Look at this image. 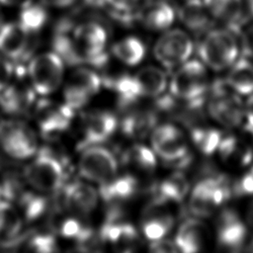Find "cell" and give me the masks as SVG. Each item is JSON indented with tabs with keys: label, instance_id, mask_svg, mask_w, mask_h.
<instances>
[{
	"label": "cell",
	"instance_id": "6da1fadb",
	"mask_svg": "<svg viewBox=\"0 0 253 253\" xmlns=\"http://www.w3.org/2000/svg\"><path fill=\"white\" fill-rule=\"evenodd\" d=\"M198 52L203 62L213 70L230 67L239 52L235 33L228 28L209 31L202 40Z\"/></svg>",
	"mask_w": 253,
	"mask_h": 253
},
{
	"label": "cell",
	"instance_id": "7a4b0ae2",
	"mask_svg": "<svg viewBox=\"0 0 253 253\" xmlns=\"http://www.w3.org/2000/svg\"><path fill=\"white\" fill-rule=\"evenodd\" d=\"M231 190L222 176H210L196 184L192 190L189 209L199 217L211 215L230 196Z\"/></svg>",
	"mask_w": 253,
	"mask_h": 253
},
{
	"label": "cell",
	"instance_id": "3957f363",
	"mask_svg": "<svg viewBox=\"0 0 253 253\" xmlns=\"http://www.w3.org/2000/svg\"><path fill=\"white\" fill-rule=\"evenodd\" d=\"M24 175L32 187L42 192L59 190L65 179L61 161L51 152L43 149L26 167Z\"/></svg>",
	"mask_w": 253,
	"mask_h": 253
},
{
	"label": "cell",
	"instance_id": "277c9868",
	"mask_svg": "<svg viewBox=\"0 0 253 253\" xmlns=\"http://www.w3.org/2000/svg\"><path fill=\"white\" fill-rule=\"evenodd\" d=\"M72 36L84 63L97 67L105 65L108 54L105 47L108 42V32L104 25L98 22H85L74 27Z\"/></svg>",
	"mask_w": 253,
	"mask_h": 253
},
{
	"label": "cell",
	"instance_id": "5b68a950",
	"mask_svg": "<svg viewBox=\"0 0 253 253\" xmlns=\"http://www.w3.org/2000/svg\"><path fill=\"white\" fill-rule=\"evenodd\" d=\"M207 87V70L204 64L198 60L182 64L170 82L171 95L182 101L204 100Z\"/></svg>",
	"mask_w": 253,
	"mask_h": 253
},
{
	"label": "cell",
	"instance_id": "8992f818",
	"mask_svg": "<svg viewBox=\"0 0 253 253\" xmlns=\"http://www.w3.org/2000/svg\"><path fill=\"white\" fill-rule=\"evenodd\" d=\"M211 116L223 126H238L244 117V106L226 82L216 81L211 87L209 104Z\"/></svg>",
	"mask_w": 253,
	"mask_h": 253
},
{
	"label": "cell",
	"instance_id": "52a82bcc",
	"mask_svg": "<svg viewBox=\"0 0 253 253\" xmlns=\"http://www.w3.org/2000/svg\"><path fill=\"white\" fill-rule=\"evenodd\" d=\"M63 61L55 52H44L34 57L28 73L34 89L41 95L54 92L63 77Z\"/></svg>",
	"mask_w": 253,
	"mask_h": 253
},
{
	"label": "cell",
	"instance_id": "ba28073f",
	"mask_svg": "<svg viewBox=\"0 0 253 253\" xmlns=\"http://www.w3.org/2000/svg\"><path fill=\"white\" fill-rule=\"evenodd\" d=\"M83 150L78 164L82 177L99 184L116 177L119 166L113 152L98 145H91Z\"/></svg>",
	"mask_w": 253,
	"mask_h": 253
},
{
	"label": "cell",
	"instance_id": "9c48e42d",
	"mask_svg": "<svg viewBox=\"0 0 253 253\" xmlns=\"http://www.w3.org/2000/svg\"><path fill=\"white\" fill-rule=\"evenodd\" d=\"M151 144L154 152L166 161L187 165L190 160L186 138L175 126L166 124L155 127L151 133Z\"/></svg>",
	"mask_w": 253,
	"mask_h": 253
},
{
	"label": "cell",
	"instance_id": "30bf717a",
	"mask_svg": "<svg viewBox=\"0 0 253 253\" xmlns=\"http://www.w3.org/2000/svg\"><path fill=\"white\" fill-rule=\"evenodd\" d=\"M0 144L7 154L17 159H26L37 151L35 132L19 122L0 123Z\"/></svg>",
	"mask_w": 253,
	"mask_h": 253
},
{
	"label": "cell",
	"instance_id": "8fae6325",
	"mask_svg": "<svg viewBox=\"0 0 253 253\" xmlns=\"http://www.w3.org/2000/svg\"><path fill=\"white\" fill-rule=\"evenodd\" d=\"M190 36L179 29L165 32L156 42L154 55L167 68H173L186 62L193 51Z\"/></svg>",
	"mask_w": 253,
	"mask_h": 253
},
{
	"label": "cell",
	"instance_id": "7c38bea8",
	"mask_svg": "<svg viewBox=\"0 0 253 253\" xmlns=\"http://www.w3.org/2000/svg\"><path fill=\"white\" fill-rule=\"evenodd\" d=\"M247 236V228L233 210L222 211L216 222L217 245L225 251H239Z\"/></svg>",
	"mask_w": 253,
	"mask_h": 253
},
{
	"label": "cell",
	"instance_id": "4fadbf2b",
	"mask_svg": "<svg viewBox=\"0 0 253 253\" xmlns=\"http://www.w3.org/2000/svg\"><path fill=\"white\" fill-rule=\"evenodd\" d=\"M30 34L18 23H7L0 27V52L12 59H20L30 53L33 42Z\"/></svg>",
	"mask_w": 253,
	"mask_h": 253
},
{
	"label": "cell",
	"instance_id": "5bb4252c",
	"mask_svg": "<svg viewBox=\"0 0 253 253\" xmlns=\"http://www.w3.org/2000/svg\"><path fill=\"white\" fill-rule=\"evenodd\" d=\"M117 125L115 115L110 112L99 111L90 114L85 120L83 139L79 143V148L84 149L106 141L115 132Z\"/></svg>",
	"mask_w": 253,
	"mask_h": 253
},
{
	"label": "cell",
	"instance_id": "9a60e30c",
	"mask_svg": "<svg viewBox=\"0 0 253 253\" xmlns=\"http://www.w3.org/2000/svg\"><path fill=\"white\" fill-rule=\"evenodd\" d=\"M173 6L165 0H148L136 10V18L151 31L168 29L175 20Z\"/></svg>",
	"mask_w": 253,
	"mask_h": 253
},
{
	"label": "cell",
	"instance_id": "2e32d148",
	"mask_svg": "<svg viewBox=\"0 0 253 253\" xmlns=\"http://www.w3.org/2000/svg\"><path fill=\"white\" fill-rule=\"evenodd\" d=\"M204 3L213 19L225 23L235 34L247 20L245 0H204Z\"/></svg>",
	"mask_w": 253,
	"mask_h": 253
},
{
	"label": "cell",
	"instance_id": "e0dca14e",
	"mask_svg": "<svg viewBox=\"0 0 253 253\" xmlns=\"http://www.w3.org/2000/svg\"><path fill=\"white\" fill-rule=\"evenodd\" d=\"M38 111L41 131L42 135L49 138L64 131L73 117V110L67 105L55 108L48 103L42 102Z\"/></svg>",
	"mask_w": 253,
	"mask_h": 253
},
{
	"label": "cell",
	"instance_id": "ac0fdd59",
	"mask_svg": "<svg viewBox=\"0 0 253 253\" xmlns=\"http://www.w3.org/2000/svg\"><path fill=\"white\" fill-rule=\"evenodd\" d=\"M63 202L68 210L86 214L96 208L98 194L93 187L86 183L73 182L65 187Z\"/></svg>",
	"mask_w": 253,
	"mask_h": 253
},
{
	"label": "cell",
	"instance_id": "d6986e66",
	"mask_svg": "<svg viewBox=\"0 0 253 253\" xmlns=\"http://www.w3.org/2000/svg\"><path fill=\"white\" fill-rule=\"evenodd\" d=\"M163 205L164 204L152 202V204L147 207L143 215L141 223L142 232L144 236L151 241L165 237L174 224L173 216L161 209Z\"/></svg>",
	"mask_w": 253,
	"mask_h": 253
},
{
	"label": "cell",
	"instance_id": "ffe728a7",
	"mask_svg": "<svg viewBox=\"0 0 253 253\" xmlns=\"http://www.w3.org/2000/svg\"><path fill=\"white\" fill-rule=\"evenodd\" d=\"M208 227L198 219H187L179 227L174 243L178 250L185 253L200 251L208 238Z\"/></svg>",
	"mask_w": 253,
	"mask_h": 253
},
{
	"label": "cell",
	"instance_id": "44dd1931",
	"mask_svg": "<svg viewBox=\"0 0 253 253\" xmlns=\"http://www.w3.org/2000/svg\"><path fill=\"white\" fill-rule=\"evenodd\" d=\"M178 16L181 22L194 33H203L209 30L213 19L204 0H185L179 8Z\"/></svg>",
	"mask_w": 253,
	"mask_h": 253
},
{
	"label": "cell",
	"instance_id": "7402d4cb",
	"mask_svg": "<svg viewBox=\"0 0 253 253\" xmlns=\"http://www.w3.org/2000/svg\"><path fill=\"white\" fill-rule=\"evenodd\" d=\"M157 116L154 111L130 110L121 123L124 134L132 138H143L154 129Z\"/></svg>",
	"mask_w": 253,
	"mask_h": 253
},
{
	"label": "cell",
	"instance_id": "603a6c76",
	"mask_svg": "<svg viewBox=\"0 0 253 253\" xmlns=\"http://www.w3.org/2000/svg\"><path fill=\"white\" fill-rule=\"evenodd\" d=\"M138 190V181L131 175L114 177L110 181L101 184L100 196L104 201L117 203L132 198Z\"/></svg>",
	"mask_w": 253,
	"mask_h": 253
},
{
	"label": "cell",
	"instance_id": "cb8c5ba5",
	"mask_svg": "<svg viewBox=\"0 0 253 253\" xmlns=\"http://www.w3.org/2000/svg\"><path fill=\"white\" fill-rule=\"evenodd\" d=\"M190 185L187 177L182 173H174L154 188L152 202L166 204L168 202H181L187 195Z\"/></svg>",
	"mask_w": 253,
	"mask_h": 253
},
{
	"label": "cell",
	"instance_id": "d4e9b609",
	"mask_svg": "<svg viewBox=\"0 0 253 253\" xmlns=\"http://www.w3.org/2000/svg\"><path fill=\"white\" fill-rule=\"evenodd\" d=\"M34 99V93L30 88L8 85L0 93V107L6 113L21 114L30 108Z\"/></svg>",
	"mask_w": 253,
	"mask_h": 253
},
{
	"label": "cell",
	"instance_id": "484cf974",
	"mask_svg": "<svg viewBox=\"0 0 253 253\" xmlns=\"http://www.w3.org/2000/svg\"><path fill=\"white\" fill-rule=\"evenodd\" d=\"M226 83L236 93L247 95L253 93V62L248 57L236 59L230 66Z\"/></svg>",
	"mask_w": 253,
	"mask_h": 253
},
{
	"label": "cell",
	"instance_id": "4316f807",
	"mask_svg": "<svg viewBox=\"0 0 253 253\" xmlns=\"http://www.w3.org/2000/svg\"><path fill=\"white\" fill-rule=\"evenodd\" d=\"M133 78L138 86L141 96H159L165 91L167 85L165 73L159 68L153 66L141 68Z\"/></svg>",
	"mask_w": 253,
	"mask_h": 253
},
{
	"label": "cell",
	"instance_id": "83f0119b",
	"mask_svg": "<svg viewBox=\"0 0 253 253\" xmlns=\"http://www.w3.org/2000/svg\"><path fill=\"white\" fill-rule=\"evenodd\" d=\"M217 150L222 160L230 165L246 166L252 160L251 149L233 135L221 138Z\"/></svg>",
	"mask_w": 253,
	"mask_h": 253
},
{
	"label": "cell",
	"instance_id": "f1b7e54d",
	"mask_svg": "<svg viewBox=\"0 0 253 253\" xmlns=\"http://www.w3.org/2000/svg\"><path fill=\"white\" fill-rule=\"evenodd\" d=\"M22 228L19 211L7 201H0V239L2 244L18 237Z\"/></svg>",
	"mask_w": 253,
	"mask_h": 253
},
{
	"label": "cell",
	"instance_id": "f546056e",
	"mask_svg": "<svg viewBox=\"0 0 253 253\" xmlns=\"http://www.w3.org/2000/svg\"><path fill=\"white\" fill-rule=\"evenodd\" d=\"M115 56L128 65H135L140 62L145 53L143 42L134 37L125 38L113 45Z\"/></svg>",
	"mask_w": 253,
	"mask_h": 253
},
{
	"label": "cell",
	"instance_id": "4dcf8cb0",
	"mask_svg": "<svg viewBox=\"0 0 253 253\" xmlns=\"http://www.w3.org/2000/svg\"><path fill=\"white\" fill-rule=\"evenodd\" d=\"M66 86L91 97L99 91L101 78L96 72L90 69L78 68L70 75Z\"/></svg>",
	"mask_w": 253,
	"mask_h": 253
},
{
	"label": "cell",
	"instance_id": "1f68e13d",
	"mask_svg": "<svg viewBox=\"0 0 253 253\" xmlns=\"http://www.w3.org/2000/svg\"><path fill=\"white\" fill-rule=\"evenodd\" d=\"M19 23L30 34H36L42 29L47 21V12L43 5L33 2L22 7Z\"/></svg>",
	"mask_w": 253,
	"mask_h": 253
},
{
	"label": "cell",
	"instance_id": "d6a6232c",
	"mask_svg": "<svg viewBox=\"0 0 253 253\" xmlns=\"http://www.w3.org/2000/svg\"><path fill=\"white\" fill-rule=\"evenodd\" d=\"M191 137L197 148L206 155H211L216 151L222 138L216 128L204 126L194 127L191 131Z\"/></svg>",
	"mask_w": 253,
	"mask_h": 253
},
{
	"label": "cell",
	"instance_id": "836d02e7",
	"mask_svg": "<svg viewBox=\"0 0 253 253\" xmlns=\"http://www.w3.org/2000/svg\"><path fill=\"white\" fill-rule=\"evenodd\" d=\"M123 158L125 163L143 171H151L156 166L153 151L142 144H134L126 149Z\"/></svg>",
	"mask_w": 253,
	"mask_h": 253
},
{
	"label": "cell",
	"instance_id": "e575fe53",
	"mask_svg": "<svg viewBox=\"0 0 253 253\" xmlns=\"http://www.w3.org/2000/svg\"><path fill=\"white\" fill-rule=\"evenodd\" d=\"M19 198V203L27 221H34L43 214L47 206L43 197L33 193H24Z\"/></svg>",
	"mask_w": 253,
	"mask_h": 253
},
{
	"label": "cell",
	"instance_id": "d590c367",
	"mask_svg": "<svg viewBox=\"0 0 253 253\" xmlns=\"http://www.w3.org/2000/svg\"><path fill=\"white\" fill-rule=\"evenodd\" d=\"M138 3L139 0H106L114 17L123 24H130L136 18Z\"/></svg>",
	"mask_w": 253,
	"mask_h": 253
},
{
	"label": "cell",
	"instance_id": "8d00e7d4",
	"mask_svg": "<svg viewBox=\"0 0 253 253\" xmlns=\"http://www.w3.org/2000/svg\"><path fill=\"white\" fill-rule=\"evenodd\" d=\"M27 248L36 252H52L56 248L54 238L50 234H34L29 236Z\"/></svg>",
	"mask_w": 253,
	"mask_h": 253
},
{
	"label": "cell",
	"instance_id": "74e56055",
	"mask_svg": "<svg viewBox=\"0 0 253 253\" xmlns=\"http://www.w3.org/2000/svg\"><path fill=\"white\" fill-rule=\"evenodd\" d=\"M88 227L84 226L81 221L76 218L68 217L62 220L58 225V232L65 238L78 239Z\"/></svg>",
	"mask_w": 253,
	"mask_h": 253
},
{
	"label": "cell",
	"instance_id": "f35d334b",
	"mask_svg": "<svg viewBox=\"0 0 253 253\" xmlns=\"http://www.w3.org/2000/svg\"><path fill=\"white\" fill-rule=\"evenodd\" d=\"M14 68L10 61L0 57V93L9 85Z\"/></svg>",
	"mask_w": 253,
	"mask_h": 253
},
{
	"label": "cell",
	"instance_id": "ab89813d",
	"mask_svg": "<svg viewBox=\"0 0 253 253\" xmlns=\"http://www.w3.org/2000/svg\"><path fill=\"white\" fill-rule=\"evenodd\" d=\"M236 191L240 194L253 195V167L240 179Z\"/></svg>",
	"mask_w": 253,
	"mask_h": 253
},
{
	"label": "cell",
	"instance_id": "60d3db41",
	"mask_svg": "<svg viewBox=\"0 0 253 253\" xmlns=\"http://www.w3.org/2000/svg\"><path fill=\"white\" fill-rule=\"evenodd\" d=\"M245 120V128L253 133V95L248 98L245 106H244V117Z\"/></svg>",
	"mask_w": 253,
	"mask_h": 253
},
{
	"label": "cell",
	"instance_id": "b9f144b4",
	"mask_svg": "<svg viewBox=\"0 0 253 253\" xmlns=\"http://www.w3.org/2000/svg\"><path fill=\"white\" fill-rule=\"evenodd\" d=\"M150 249L154 252H172L177 250L174 242L170 240H163V238L153 241Z\"/></svg>",
	"mask_w": 253,
	"mask_h": 253
},
{
	"label": "cell",
	"instance_id": "7bdbcfd3",
	"mask_svg": "<svg viewBox=\"0 0 253 253\" xmlns=\"http://www.w3.org/2000/svg\"><path fill=\"white\" fill-rule=\"evenodd\" d=\"M42 3L46 6L54 8H67L73 5L77 0H42Z\"/></svg>",
	"mask_w": 253,
	"mask_h": 253
},
{
	"label": "cell",
	"instance_id": "ee69618b",
	"mask_svg": "<svg viewBox=\"0 0 253 253\" xmlns=\"http://www.w3.org/2000/svg\"><path fill=\"white\" fill-rule=\"evenodd\" d=\"M33 0H0L1 4H4L6 6H15V7H24L30 3H32Z\"/></svg>",
	"mask_w": 253,
	"mask_h": 253
},
{
	"label": "cell",
	"instance_id": "f6af8a7d",
	"mask_svg": "<svg viewBox=\"0 0 253 253\" xmlns=\"http://www.w3.org/2000/svg\"><path fill=\"white\" fill-rule=\"evenodd\" d=\"M246 221H247V224L253 229V199H252V201L249 203L248 208H247V211H246Z\"/></svg>",
	"mask_w": 253,
	"mask_h": 253
},
{
	"label": "cell",
	"instance_id": "bcb514c9",
	"mask_svg": "<svg viewBox=\"0 0 253 253\" xmlns=\"http://www.w3.org/2000/svg\"><path fill=\"white\" fill-rule=\"evenodd\" d=\"M85 3L94 8L104 7L106 5V0H84Z\"/></svg>",
	"mask_w": 253,
	"mask_h": 253
},
{
	"label": "cell",
	"instance_id": "7dc6e473",
	"mask_svg": "<svg viewBox=\"0 0 253 253\" xmlns=\"http://www.w3.org/2000/svg\"><path fill=\"white\" fill-rule=\"evenodd\" d=\"M246 42L248 44V47H250V50H253V26L249 29L246 35Z\"/></svg>",
	"mask_w": 253,
	"mask_h": 253
},
{
	"label": "cell",
	"instance_id": "c3c4849f",
	"mask_svg": "<svg viewBox=\"0 0 253 253\" xmlns=\"http://www.w3.org/2000/svg\"><path fill=\"white\" fill-rule=\"evenodd\" d=\"M3 25V13H2V11H1V9H0V27Z\"/></svg>",
	"mask_w": 253,
	"mask_h": 253
},
{
	"label": "cell",
	"instance_id": "681fc988",
	"mask_svg": "<svg viewBox=\"0 0 253 253\" xmlns=\"http://www.w3.org/2000/svg\"><path fill=\"white\" fill-rule=\"evenodd\" d=\"M251 250H253V244H252V248H251Z\"/></svg>",
	"mask_w": 253,
	"mask_h": 253
},
{
	"label": "cell",
	"instance_id": "f907efd6",
	"mask_svg": "<svg viewBox=\"0 0 253 253\" xmlns=\"http://www.w3.org/2000/svg\"><path fill=\"white\" fill-rule=\"evenodd\" d=\"M0 196H1V195H0Z\"/></svg>",
	"mask_w": 253,
	"mask_h": 253
}]
</instances>
